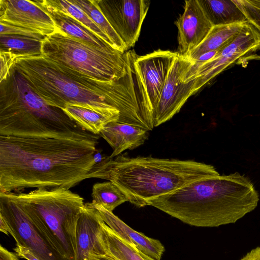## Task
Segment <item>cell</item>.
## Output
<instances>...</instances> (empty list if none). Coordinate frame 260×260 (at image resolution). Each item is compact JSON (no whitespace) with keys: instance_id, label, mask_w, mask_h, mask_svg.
Wrapping results in <instances>:
<instances>
[{"instance_id":"obj_1","label":"cell","mask_w":260,"mask_h":260,"mask_svg":"<svg viewBox=\"0 0 260 260\" xmlns=\"http://www.w3.org/2000/svg\"><path fill=\"white\" fill-rule=\"evenodd\" d=\"M98 140L0 136V192L70 189L92 178Z\"/></svg>"},{"instance_id":"obj_2","label":"cell","mask_w":260,"mask_h":260,"mask_svg":"<svg viewBox=\"0 0 260 260\" xmlns=\"http://www.w3.org/2000/svg\"><path fill=\"white\" fill-rule=\"evenodd\" d=\"M13 66L51 106L61 110L67 105L98 110L116 109L120 112L117 122L149 128L140 103L133 64L123 78L114 82L87 77L54 62L42 54H16Z\"/></svg>"},{"instance_id":"obj_3","label":"cell","mask_w":260,"mask_h":260,"mask_svg":"<svg viewBox=\"0 0 260 260\" xmlns=\"http://www.w3.org/2000/svg\"><path fill=\"white\" fill-rule=\"evenodd\" d=\"M259 195L251 180L238 172L194 182L151 200V206L198 227L234 223L257 206Z\"/></svg>"},{"instance_id":"obj_4","label":"cell","mask_w":260,"mask_h":260,"mask_svg":"<svg viewBox=\"0 0 260 260\" xmlns=\"http://www.w3.org/2000/svg\"><path fill=\"white\" fill-rule=\"evenodd\" d=\"M92 173L93 178L115 184L138 207L194 182L220 175L213 166L194 160L124 154L106 157L95 165Z\"/></svg>"},{"instance_id":"obj_5","label":"cell","mask_w":260,"mask_h":260,"mask_svg":"<svg viewBox=\"0 0 260 260\" xmlns=\"http://www.w3.org/2000/svg\"><path fill=\"white\" fill-rule=\"evenodd\" d=\"M0 83V136L98 140L62 110L47 104L13 66Z\"/></svg>"},{"instance_id":"obj_6","label":"cell","mask_w":260,"mask_h":260,"mask_svg":"<svg viewBox=\"0 0 260 260\" xmlns=\"http://www.w3.org/2000/svg\"><path fill=\"white\" fill-rule=\"evenodd\" d=\"M12 193L60 253L69 260H75L76 227L85 207L83 198L63 187Z\"/></svg>"},{"instance_id":"obj_7","label":"cell","mask_w":260,"mask_h":260,"mask_svg":"<svg viewBox=\"0 0 260 260\" xmlns=\"http://www.w3.org/2000/svg\"><path fill=\"white\" fill-rule=\"evenodd\" d=\"M42 54L54 62L98 81L114 82L131 68L135 52L100 47L71 37L61 31L45 38Z\"/></svg>"},{"instance_id":"obj_8","label":"cell","mask_w":260,"mask_h":260,"mask_svg":"<svg viewBox=\"0 0 260 260\" xmlns=\"http://www.w3.org/2000/svg\"><path fill=\"white\" fill-rule=\"evenodd\" d=\"M260 50V32L248 22L232 41L220 48L216 55L196 67L191 64L184 77L189 82L195 80L194 94L216 76L241 61L260 58L253 53Z\"/></svg>"},{"instance_id":"obj_9","label":"cell","mask_w":260,"mask_h":260,"mask_svg":"<svg viewBox=\"0 0 260 260\" xmlns=\"http://www.w3.org/2000/svg\"><path fill=\"white\" fill-rule=\"evenodd\" d=\"M0 216L16 245L27 248L40 260H69L31 219L12 192H0Z\"/></svg>"},{"instance_id":"obj_10","label":"cell","mask_w":260,"mask_h":260,"mask_svg":"<svg viewBox=\"0 0 260 260\" xmlns=\"http://www.w3.org/2000/svg\"><path fill=\"white\" fill-rule=\"evenodd\" d=\"M178 55L177 52L158 49L145 55L136 54L135 56L133 67L140 103L146 117L153 126L161 91Z\"/></svg>"},{"instance_id":"obj_11","label":"cell","mask_w":260,"mask_h":260,"mask_svg":"<svg viewBox=\"0 0 260 260\" xmlns=\"http://www.w3.org/2000/svg\"><path fill=\"white\" fill-rule=\"evenodd\" d=\"M108 21L128 50L137 41L150 2L147 0H97Z\"/></svg>"},{"instance_id":"obj_12","label":"cell","mask_w":260,"mask_h":260,"mask_svg":"<svg viewBox=\"0 0 260 260\" xmlns=\"http://www.w3.org/2000/svg\"><path fill=\"white\" fill-rule=\"evenodd\" d=\"M190 65L189 60L179 54L174 60L156 108L154 127L171 119L179 112L187 99L194 94L195 80L189 82L184 80Z\"/></svg>"},{"instance_id":"obj_13","label":"cell","mask_w":260,"mask_h":260,"mask_svg":"<svg viewBox=\"0 0 260 260\" xmlns=\"http://www.w3.org/2000/svg\"><path fill=\"white\" fill-rule=\"evenodd\" d=\"M0 22L30 29L45 37L61 31L32 1L0 0Z\"/></svg>"},{"instance_id":"obj_14","label":"cell","mask_w":260,"mask_h":260,"mask_svg":"<svg viewBox=\"0 0 260 260\" xmlns=\"http://www.w3.org/2000/svg\"><path fill=\"white\" fill-rule=\"evenodd\" d=\"M175 24L178 30L177 52L184 57L204 41L213 27L198 0L185 1L184 11Z\"/></svg>"},{"instance_id":"obj_15","label":"cell","mask_w":260,"mask_h":260,"mask_svg":"<svg viewBox=\"0 0 260 260\" xmlns=\"http://www.w3.org/2000/svg\"><path fill=\"white\" fill-rule=\"evenodd\" d=\"M102 221L98 211L85 204L77 224L75 260H88L90 254H107L102 238Z\"/></svg>"},{"instance_id":"obj_16","label":"cell","mask_w":260,"mask_h":260,"mask_svg":"<svg viewBox=\"0 0 260 260\" xmlns=\"http://www.w3.org/2000/svg\"><path fill=\"white\" fill-rule=\"evenodd\" d=\"M85 204L95 209L104 222L125 242L135 246L139 251L149 257L155 260H160L165 247L159 240L135 231L113 212L108 211L101 206L91 203Z\"/></svg>"},{"instance_id":"obj_17","label":"cell","mask_w":260,"mask_h":260,"mask_svg":"<svg viewBox=\"0 0 260 260\" xmlns=\"http://www.w3.org/2000/svg\"><path fill=\"white\" fill-rule=\"evenodd\" d=\"M113 149L114 157L126 149H134L148 139V131L129 124L113 121L107 124L99 135Z\"/></svg>"},{"instance_id":"obj_18","label":"cell","mask_w":260,"mask_h":260,"mask_svg":"<svg viewBox=\"0 0 260 260\" xmlns=\"http://www.w3.org/2000/svg\"><path fill=\"white\" fill-rule=\"evenodd\" d=\"M34 2L51 17L56 26L69 36L96 46L112 47L79 21L58 9L51 0Z\"/></svg>"},{"instance_id":"obj_19","label":"cell","mask_w":260,"mask_h":260,"mask_svg":"<svg viewBox=\"0 0 260 260\" xmlns=\"http://www.w3.org/2000/svg\"><path fill=\"white\" fill-rule=\"evenodd\" d=\"M62 110L83 128L96 135L107 124L117 121L120 116V112L116 109L98 110L80 105H67Z\"/></svg>"},{"instance_id":"obj_20","label":"cell","mask_w":260,"mask_h":260,"mask_svg":"<svg viewBox=\"0 0 260 260\" xmlns=\"http://www.w3.org/2000/svg\"><path fill=\"white\" fill-rule=\"evenodd\" d=\"M247 22L213 26L204 41L185 57L191 62L202 54L219 50L233 40Z\"/></svg>"},{"instance_id":"obj_21","label":"cell","mask_w":260,"mask_h":260,"mask_svg":"<svg viewBox=\"0 0 260 260\" xmlns=\"http://www.w3.org/2000/svg\"><path fill=\"white\" fill-rule=\"evenodd\" d=\"M213 26L247 22L232 0H198Z\"/></svg>"},{"instance_id":"obj_22","label":"cell","mask_w":260,"mask_h":260,"mask_svg":"<svg viewBox=\"0 0 260 260\" xmlns=\"http://www.w3.org/2000/svg\"><path fill=\"white\" fill-rule=\"evenodd\" d=\"M98 26L111 41L114 48L122 52L128 51L126 46L101 11L97 0H72Z\"/></svg>"},{"instance_id":"obj_23","label":"cell","mask_w":260,"mask_h":260,"mask_svg":"<svg viewBox=\"0 0 260 260\" xmlns=\"http://www.w3.org/2000/svg\"><path fill=\"white\" fill-rule=\"evenodd\" d=\"M102 234L107 254L117 260H145L135 246L121 239L103 220Z\"/></svg>"},{"instance_id":"obj_24","label":"cell","mask_w":260,"mask_h":260,"mask_svg":"<svg viewBox=\"0 0 260 260\" xmlns=\"http://www.w3.org/2000/svg\"><path fill=\"white\" fill-rule=\"evenodd\" d=\"M91 197L92 204L101 206L111 212L119 205L128 202L124 192L110 181L94 184Z\"/></svg>"},{"instance_id":"obj_25","label":"cell","mask_w":260,"mask_h":260,"mask_svg":"<svg viewBox=\"0 0 260 260\" xmlns=\"http://www.w3.org/2000/svg\"><path fill=\"white\" fill-rule=\"evenodd\" d=\"M43 40L11 34H0L1 50L16 54H41Z\"/></svg>"},{"instance_id":"obj_26","label":"cell","mask_w":260,"mask_h":260,"mask_svg":"<svg viewBox=\"0 0 260 260\" xmlns=\"http://www.w3.org/2000/svg\"><path fill=\"white\" fill-rule=\"evenodd\" d=\"M60 10L71 15L84 26L90 30L113 48V45L108 37L92 21V20L73 1L51 0ZM115 49V48H114Z\"/></svg>"},{"instance_id":"obj_27","label":"cell","mask_w":260,"mask_h":260,"mask_svg":"<svg viewBox=\"0 0 260 260\" xmlns=\"http://www.w3.org/2000/svg\"><path fill=\"white\" fill-rule=\"evenodd\" d=\"M247 21L260 32V0H232Z\"/></svg>"},{"instance_id":"obj_28","label":"cell","mask_w":260,"mask_h":260,"mask_svg":"<svg viewBox=\"0 0 260 260\" xmlns=\"http://www.w3.org/2000/svg\"><path fill=\"white\" fill-rule=\"evenodd\" d=\"M0 34H11L23 36L43 40L45 37L30 29L0 22Z\"/></svg>"},{"instance_id":"obj_29","label":"cell","mask_w":260,"mask_h":260,"mask_svg":"<svg viewBox=\"0 0 260 260\" xmlns=\"http://www.w3.org/2000/svg\"><path fill=\"white\" fill-rule=\"evenodd\" d=\"M0 58V82H1L5 80L9 75L10 71L14 64L16 54L10 51L1 50Z\"/></svg>"},{"instance_id":"obj_30","label":"cell","mask_w":260,"mask_h":260,"mask_svg":"<svg viewBox=\"0 0 260 260\" xmlns=\"http://www.w3.org/2000/svg\"><path fill=\"white\" fill-rule=\"evenodd\" d=\"M14 250L18 256L26 260H40L28 249L22 246L16 245Z\"/></svg>"},{"instance_id":"obj_31","label":"cell","mask_w":260,"mask_h":260,"mask_svg":"<svg viewBox=\"0 0 260 260\" xmlns=\"http://www.w3.org/2000/svg\"><path fill=\"white\" fill-rule=\"evenodd\" d=\"M0 260H19L18 256L14 252L8 251L0 246Z\"/></svg>"},{"instance_id":"obj_32","label":"cell","mask_w":260,"mask_h":260,"mask_svg":"<svg viewBox=\"0 0 260 260\" xmlns=\"http://www.w3.org/2000/svg\"><path fill=\"white\" fill-rule=\"evenodd\" d=\"M241 260H260V247L251 250Z\"/></svg>"},{"instance_id":"obj_33","label":"cell","mask_w":260,"mask_h":260,"mask_svg":"<svg viewBox=\"0 0 260 260\" xmlns=\"http://www.w3.org/2000/svg\"><path fill=\"white\" fill-rule=\"evenodd\" d=\"M88 260H117L113 257L108 255H93L88 256Z\"/></svg>"},{"instance_id":"obj_34","label":"cell","mask_w":260,"mask_h":260,"mask_svg":"<svg viewBox=\"0 0 260 260\" xmlns=\"http://www.w3.org/2000/svg\"><path fill=\"white\" fill-rule=\"evenodd\" d=\"M0 231L6 235L10 234L9 226L5 220L1 216H0Z\"/></svg>"},{"instance_id":"obj_35","label":"cell","mask_w":260,"mask_h":260,"mask_svg":"<svg viewBox=\"0 0 260 260\" xmlns=\"http://www.w3.org/2000/svg\"><path fill=\"white\" fill-rule=\"evenodd\" d=\"M139 252L140 254H141V255L143 257V258L145 260H155V259L149 257L148 256L144 254V253H142L141 252H140L139 251Z\"/></svg>"}]
</instances>
